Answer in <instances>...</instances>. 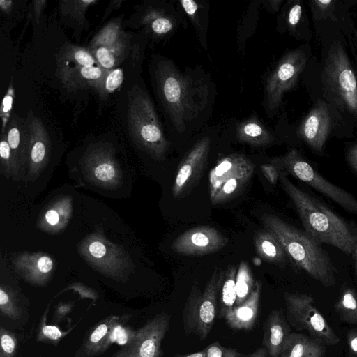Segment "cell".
<instances>
[{"mask_svg":"<svg viewBox=\"0 0 357 357\" xmlns=\"http://www.w3.org/2000/svg\"><path fill=\"white\" fill-rule=\"evenodd\" d=\"M66 333L62 332L58 327L47 325L45 323L40 325L38 333V340L43 342L56 343Z\"/></svg>","mask_w":357,"mask_h":357,"instance_id":"obj_35","label":"cell"},{"mask_svg":"<svg viewBox=\"0 0 357 357\" xmlns=\"http://www.w3.org/2000/svg\"><path fill=\"white\" fill-rule=\"evenodd\" d=\"M128 40L121 29L119 22H112L105 26L94 37L90 44V48L97 47H113Z\"/></svg>","mask_w":357,"mask_h":357,"instance_id":"obj_30","label":"cell"},{"mask_svg":"<svg viewBox=\"0 0 357 357\" xmlns=\"http://www.w3.org/2000/svg\"><path fill=\"white\" fill-rule=\"evenodd\" d=\"M206 357H243L238 350L222 347L218 342L208 345L205 349Z\"/></svg>","mask_w":357,"mask_h":357,"instance_id":"obj_36","label":"cell"},{"mask_svg":"<svg viewBox=\"0 0 357 357\" xmlns=\"http://www.w3.org/2000/svg\"><path fill=\"white\" fill-rule=\"evenodd\" d=\"M229 240L220 231L208 225H201L185 231L172 244L173 251L184 256H203L222 250Z\"/></svg>","mask_w":357,"mask_h":357,"instance_id":"obj_13","label":"cell"},{"mask_svg":"<svg viewBox=\"0 0 357 357\" xmlns=\"http://www.w3.org/2000/svg\"><path fill=\"white\" fill-rule=\"evenodd\" d=\"M254 244L257 253L265 261L273 264L284 263L287 253L275 236L268 229L256 232Z\"/></svg>","mask_w":357,"mask_h":357,"instance_id":"obj_24","label":"cell"},{"mask_svg":"<svg viewBox=\"0 0 357 357\" xmlns=\"http://www.w3.org/2000/svg\"><path fill=\"white\" fill-rule=\"evenodd\" d=\"M349 49L352 54L357 75V31L347 39Z\"/></svg>","mask_w":357,"mask_h":357,"instance_id":"obj_44","label":"cell"},{"mask_svg":"<svg viewBox=\"0 0 357 357\" xmlns=\"http://www.w3.org/2000/svg\"><path fill=\"white\" fill-rule=\"evenodd\" d=\"M72 307L73 305L70 303L60 304L55 310L54 319L61 320L71 311Z\"/></svg>","mask_w":357,"mask_h":357,"instance_id":"obj_45","label":"cell"},{"mask_svg":"<svg viewBox=\"0 0 357 357\" xmlns=\"http://www.w3.org/2000/svg\"><path fill=\"white\" fill-rule=\"evenodd\" d=\"M236 273L237 268L234 265H229L223 273L218 289L220 295L218 318L225 319L235 305L236 300Z\"/></svg>","mask_w":357,"mask_h":357,"instance_id":"obj_25","label":"cell"},{"mask_svg":"<svg viewBox=\"0 0 357 357\" xmlns=\"http://www.w3.org/2000/svg\"><path fill=\"white\" fill-rule=\"evenodd\" d=\"M255 284L249 265L245 261H241L236 277V300L234 306L240 305L250 296Z\"/></svg>","mask_w":357,"mask_h":357,"instance_id":"obj_29","label":"cell"},{"mask_svg":"<svg viewBox=\"0 0 357 357\" xmlns=\"http://www.w3.org/2000/svg\"><path fill=\"white\" fill-rule=\"evenodd\" d=\"M170 316L162 312L136 331L133 339L112 357H161L162 342L169 328Z\"/></svg>","mask_w":357,"mask_h":357,"instance_id":"obj_12","label":"cell"},{"mask_svg":"<svg viewBox=\"0 0 357 357\" xmlns=\"http://www.w3.org/2000/svg\"><path fill=\"white\" fill-rule=\"evenodd\" d=\"M128 50V41H124L113 47H97L90 48L89 51L101 68L111 70L126 56Z\"/></svg>","mask_w":357,"mask_h":357,"instance_id":"obj_26","label":"cell"},{"mask_svg":"<svg viewBox=\"0 0 357 357\" xmlns=\"http://www.w3.org/2000/svg\"><path fill=\"white\" fill-rule=\"evenodd\" d=\"M0 311L2 315L13 320L20 315V309L15 297L3 287L0 289Z\"/></svg>","mask_w":357,"mask_h":357,"instance_id":"obj_33","label":"cell"},{"mask_svg":"<svg viewBox=\"0 0 357 357\" xmlns=\"http://www.w3.org/2000/svg\"><path fill=\"white\" fill-rule=\"evenodd\" d=\"M355 128L335 107L318 98L313 100L312 107L298 124L296 135L312 151L323 155L330 138L351 137Z\"/></svg>","mask_w":357,"mask_h":357,"instance_id":"obj_5","label":"cell"},{"mask_svg":"<svg viewBox=\"0 0 357 357\" xmlns=\"http://www.w3.org/2000/svg\"><path fill=\"white\" fill-rule=\"evenodd\" d=\"M325 349H323L321 351H319L314 354L310 356V357H323L324 354Z\"/></svg>","mask_w":357,"mask_h":357,"instance_id":"obj_55","label":"cell"},{"mask_svg":"<svg viewBox=\"0 0 357 357\" xmlns=\"http://www.w3.org/2000/svg\"><path fill=\"white\" fill-rule=\"evenodd\" d=\"M345 158L349 166L357 174V141L348 146Z\"/></svg>","mask_w":357,"mask_h":357,"instance_id":"obj_41","label":"cell"},{"mask_svg":"<svg viewBox=\"0 0 357 357\" xmlns=\"http://www.w3.org/2000/svg\"><path fill=\"white\" fill-rule=\"evenodd\" d=\"M13 2L12 1H0V7L4 12L10 10Z\"/></svg>","mask_w":357,"mask_h":357,"instance_id":"obj_54","label":"cell"},{"mask_svg":"<svg viewBox=\"0 0 357 357\" xmlns=\"http://www.w3.org/2000/svg\"><path fill=\"white\" fill-rule=\"evenodd\" d=\"M324 343L304 334L291 333L286 339L279 357H310L325 349Z\"/></svg>","mask_w":357,"mask_h":357,"instance_id":"obj_23","label":"cell"},{"mask_svg":"<svg viewBox=\"0 0 357 357\" xmlns=\"http://www.w3.org/2000/svg\"><path fill=\"white\" fill-rule=\"evenodd\" d=\"M268 351L264 347H259L252 354L244 356V357H268Z\"/></svg>","mask_w":357,"mask_h":357,"instance_id":"obj_51","label":"cell"},{"mask_svg":"<svg viewBox=\"0 0 357 357\" xmlns=\"http://www.w3.org/2000/svg\"><path fill=\"white\" fill-rule=\"evenodd\" d=\"M211 139L204 137L199 140L181 162L172 188L173 197L185 196L199 181L206 165Z\"/></svg>","mask_w":357,"mask_h":357,"instance_id":"obj_14","label":"cell"},{"mask_svg":"<svg viewBox=\"0 0 357 357\" xmlns=\"http://www.w3.org/2000/svg\"><path fill=\"white\" fill-rule=\"evenodd\" d=\"M151 26L154 33L164 34L170 31L173 25L169 18L159 16L152 20Z\"/></svg>","mask_w":357,"mask_h":357,"instance_id":"obj_40","label":"cell"},{"mask_svg":"<svg viewBox=\"0 0 357 357\" xmlns=\"http://www.w3.org/2000/svg\"><path fill=\"white\" fill-rule=\"evenodd\" d=\"M136 331L124 326L123 321L119 323L114 328L112 333V343L116 342L124 346L128 344L135 337Z\"/></svg>","mask_w":357,"mask_h":357,"instance_id":"obj_37","label":"cell"},{"mask_svg":"<svg viewBox=\"0 0 357 357\" xmlns=\"http://www.w3.org/2000/svg\"><path fill=\"white\" fill-rule=\"evenodd\" d=\"M30 128V147L29 155L31 164L38 167L46 161L50 151V139L42 121L33 116L29 119Z\"/></svg>","mask_w":357,"mask_h":357,"instance_id":"obj_22","label":"cell"},{"mask_svg":"<svg viewBox=\"0 0 357 357\" xmlns=\"http://www.w3.org/2000/svg\"><path fill=\"white\" fill-rule=\"evenodd\" d=\"M279 178L296 209L305 231L321 244L332 245L351 255L354 245L352 225L298 188L285 173L280 172Z\"/></svg>","mask_w":357,"mask_h":357,"instance_id":"obj_2","label":"cell"},{"mask_svg":"<svg viewBox=\"0 0 357 357\" xmlns=\"http://www.w3.org/2000/svg\"><path fill=\"white\" fill-rule=\"evenodd\" d=\"M17 349L16 336L1 326L0 328V357H14Z\"/></svg>","mask_w":357,"mask_h":357,"instance_id":"obj_34","label":"cell"},{"mask_svg":"<svg viewBox=\"0 0 357 357\" xmlns=\"http://www.w3.org/2000/svg\"><path fill=\"white\" fill-rule=\"evenodd\" d=\"M237 136L240 141L252 146H266L273 141V136L260 124L255 121H248L241 124Z\"/></svg>","mask_w":357,"mask_h":357,"instance_id":"obj_28","label":"cell"},{"mask_svg":"<svg viewBox=\"0 0 357 357\" xmlns=\"http://www.w3.org/2000/svg\"><path fill=\"white\" fill-rule=\"evenodd\" d=\"M13 96L12 94L8 93L5 96L1 108V114L9 112L12 107Z\"/></svg>","mask_w":357,"mask_h":357,"instance_id":"obj_49","label":"cell"},{"mask_svg":"<svg viewBox=\"0 0 357 357\" xmlns=\"http://www.w3.org/2000/svg\"><path fill=\"white\" fill-rule=\"evenodd\" d=\"M261 220L298 267L326 287L336 284L335 267L321 243L273 214H263Z\"/></svg>","mask_w":357,"mask_h":357,"instance_id":"obj_3","label":"cell"},{"mask_svg":"<svg viewBox=\"0 0 357 357\" xmlns=\"http://www.w3.org/2000/svg\"><path fill=\"white\" fill-rule=\"evenodd\" d=\"M347 341L351 351L357 354V330H353L348 333Z\"/></svg>","mask_w":357,"mask_h":357,"instance_id":"obj_47","label":"cell"},{"mask_svg":"<svg viewBox=\"0 0 357 357\" xmlns=\"http://www.w3.org/2000/svg\"><path fill=\"white\" fill-rule=\"evenodd\" d=\"M312 56L310 44L303 43L282 57L268 77L266 87L270 109L280 107L284 93L296 86Z\"/></svg>","mask_w":357,"mask_h":357,"instance_id":"obj_9","label":"cell"},{"mask_svg":"<svg viewBox=\"0 0 357 357\" xmlns=\"http://www.w3.org/2000/svg\"><path fill=\"white\" fill-rule=\"evenodd\" d=\"M354 236V245L352 255L354 259L355 269L357 274V227L352 225Z\"/></svg>","mask_w":357,"mask_h":357,"instance_id":"obj_50","label":"cell"},{"mask_svg":"<svg viewBox=\"0 0 357 357\" xmlns=\"http://www.w3.org/2000/svg\"><path fill=\"white\" fill-rule=\"evenodd\" d=\"M223 273L216 268L202 293L195 285L192 287L183 310L185 334L193 333L201 340L208 335L218 314L217 296Z\"/></svg>","mask_w":357,"mask_h":357,"instance_id":"obj_8","label":"cell"},{"mask_svg":"<svg viewBox=\"0 0 357 357\" xmlns=\"http://www.w3.org/2000/svg\"><path fill=\"white\" fill-rule=\"evenodd\" d=\"M284 26L296 40L308 43L312 38L310 21L303 0L287 3L284 14Z\"/></svg>","mask_w":357,"mask_h":357,"instance_id":"obj_20","label":"cell"},{"mask_svg":"<svg viewBox=\"0 0 357 357\" xmlns=\"http://www.w3.org/2000/svg\"><path fill=\"white\" fill-rule=\"evenodd\" d=\"M160 96L176 128L182 131L184 121L201 111L207 101L204 83L184 76L172 64L162 63L157 71Z\"/></svg>","mask_w":357,"mask_h":357,"instance_id":"obj_4","label":"cell"},{"mask_svg":"<svg viewBox=\"0 0 357 357\" xmlns=\"http://www.w3.org/2000/svg\"><path fill=\"white\" fill-rule=\"evenodd\" d=\"M45 217L46 222L52 226L57 225L60 220L58 212L54 209L48 210Z\"/></svg>","mask_w":357,"mask_h":357,"instance_id":"obj_48","label":"cell"},{"mask_svg":"<svg viewBox=\"0 0 357 357\" xmlns=\"http://www.w3.org/2000/svg\"><path fill=\"white\" fill-rule=\"evenodd\" d=\"M45 1H34L35 3V14H36V21L38 22V17H40L42 8H43L44 5L45 4Z\"/></svg>","mask_w":357,"mask_h":357,"instance_id":"obj_52","label":"cell"},{"mask_svg":"<svg viewBox=\"0 0 357 357\" xmlns=\"http://www.w3.org/2000/svg\"><path fill=\"white\" fill-rule=\"evenodd\" d=\"M128 124L133 139L151 156L162 160L168 150L167 141L153 105L138 87L129 94Z\"/></svg>","mask_w":357,"mask_h":357,"instance_id":"obj_6","label":"cell"},{"mask_svg":"<svg viewBox=\"0 0 357 357\" xmlns=\"http://www.w3.org/2000/svg\"><path fill=\"white\" fill-rule=\"evenodd\" d=\"M123 73L121 68H114L109 70L105 77L104 84L105 93H109L116 90L122 84Z\"/></svg>","mask_w":357,"mask_h":357,"instance_id":"obj_39","label":"cell"},{"mask_svg":"<svg viewBox=\"0 0 357 357\" xmlns=\"http://www.w3.org/2000/svg\"><path fill=\"white\" fill-rule=\"evenodd\" d=\"M123 319V317L111 315L98 323L85 337L75 357H93L105 352L112 343L115 327Z\"/></svg>","mask_w":357,"mask_h":357,"instance_id":"obj_16","label":"cell"},{"mask_svg":"<svg viewBox=\"0 0 357 357\" xmlns=\"http://www.w3.org/2000/svg\"><path fill=\"white\" fill-rule=\"evenodd\" d=\"M261 289V281L257 280L250 296L228 313L225 319L230 328L244 331L252 328L258 315Z\"/></svg>","mask_w":357,"mask_h":357,"instance_id":"obj_19","label":"cell"},{"mask_svg":"<svg viewBox=\"0 0 357 357\" xmlns=\"http://www.w3.org/2000/svg\"><path fill=\"white\" fill-rule=\"evenodd\" d=\"M96 1H63L65 5H63V10H67L66 13L70 15L76 17L79 20L80 17L83 18L84 12L92 3H95Z\"/></svg>","mask_w":357,"mask_h":357,"instance_id":"obj_38","label":"cell"},{"mask_svg":"<svg viewBox=\"0 0 357 357\" xmlns=\"http://www.w3.org/2000/svg\"><path fill=\"white\" fill-rule=\"evenodd\" d=\"M254 171L255 165L244 155L234 153L220 158L208 176L210 198L225 183L236 177L252 176Z\"/></svg>","mask_w":357,"mask_h":357,"instance_id":"obj_15","label":"cell"},{"mask_svg":"<svg viewBox=\"0 0 357 357\" xmlns=\"http://www.w3.org/2000/svg\"><path fill=\"white\" fill-rule=\"evenodd\" d=\"M93 161L92 172L98 181L109 183L116 179L118 176L116 167L109 157L98 154L95 156Z\"/></svg>","mask_w":357,"mask_h":357,"instance_id":"obj_32","label":"cell"},{"mask_svg":"<svg viewBox=\"0 0 357 357\" xmlns=\"http://www.w3.org/2000/svg\"><path fill=\"white\" fill-rule=\"evenodd\" d=\"M307 3L317 38L326 32L340 31L347 40L356 32L351 9L357 0H309Z\"/></svg>","mask_w":357,"mask_h":357,"instance_id":"obj_11","label":"cell"},{"mask_svg":"<svg viewBox=\"0 0 357 357\" xmlns=\"http://www.w3.org/2000/svg\"><path fill=\"white\" fill-rule=\"evenodd\" d=\"M60 58L65 63H73L77 67L95 66L98 63L89 50L72 45L62 50Z\"/></svg>","mask_w":357,"mask_h":357,"instance_id":"obj_31","label":"cell"},{"mask_svg":"<svg viewBox=\"0 0 357 357\" xmlns=\"http://www.w3.org/2000/svg\"><path fill=\"white\" fill-rule=\"evenodd\" d=\"M286 319L289 325L308 333L325 344L334 346L340 339L317 310L313 298L305 294H284Z\"/></svg>","mask_w":357,"mask_h":357,"instance_id":"obj_10","label":"cell"},{"mask_svg":"<svg viewBox=\"0 0 357 357\" xmlns=\"http://www.w3.org/2000/svg\"><path fill=\"white\" fill-rule=\"evenodd\" d=\"M279 172L290 174L307 184L349 213L357 215V199L323 177L296 149H291L270 162Z\"/></svg>","mask_w":357,"mask_h":357,"instance_id":"obj_7","label":"cell"},{"mask_svg":"<svg viewBox=\"0 0 357 357\" xmlns=\"http://www.w3.org/2000/svg\"><path fill=\"white\" fill-rule=\"evenodd\" d=\"M262 172L265 177L272 183L277 182L280 177V172L272 164L264 165L261 167Z\"/></svg>","mask_w":357,"mask_h":357,"instance_id":"obj_43","label":"cell"},{"mask_svg":"<svg viewBox=\"0 0 357 357\" xmlns=\"http://www.w3.org/2000/svg\"><path fill=\"white\" fill-rule=\"evenodd\" d=\"M263 347L270 357H279L291 328L282 310H273L263 325Z\"/></svg>","mask_w":357,"mask_h":357,"instance_id":"obj_18","label":"cell"},{"mask_svg":"<svg viewBox=\"0 0 357 357\" xmlns=\"http://www.w3.org/2000/svg\"><path fill=\"white\" fill-rule=\"evenodd\" d=\"M317 40L319 62L312 56L306 68L310 96L333 105L357 128V75L347 40L340 31L326 32Z\"/></svg>","mask_w":357,"mask_h":357,"instance_id":"obj_1","label":"cell"},{"mask_svg":"<svg viewBox=\"0 0 357 357\" xmlns=\"http://www.w3.org/2000/svg\"><path fill=\"white\" fill-rule=\"evenodd\" d=\"M172 357H206L205 351L202 350L198 352L188 354H176Z\"/></svg>","mask_w":357,"mask_h":357,"instance_id":"obj_53","label":"cell"},{"mask_svg":"<svg viewBox=\"0 0 357 357\" xmlns=\"http://www.w3.org/2000/svg\"><path fill=\"white\" fill-rule=\"evenodd\" d=\"M334 307L340 319L357 324V296L353 289L344 287Z\"/></svg>","mask_w":357,"mask_h":357,"instance_id":"obj_27","label":"cell"},{"mask_svg":"<svg viewBox=\"0 0 357 357\" xmlns=\"http://www.w3.org/2000/svg\"><path fill=\"white\" fill-rule=\"evenodd\" d=\"M5 137L15 158L23 159L29 155L31 140L29 121L14 116L6 127Z\"/></svg>","mask_w":357,"mask_h":357,"instance_id":"obj_21","label":"cell"},{"mask_svg":"<svg viewBox=\"0 0 357 357\" xmlns=\"http://www.w3.org/2000/svg\"><path fill=\"white\" fill-rule=\"evenodd\" d=\"M185 12L190 16L193 17L197 9V3L192 0H182L180 1Z\"/></svg>","mask_w":357,"mask_h":357,"instance_id":"obj_46","label":"cell"},{"mask_svg":"<svg viewBox=\"0 0 357 357\" xmlns=\"http://www.w3.org/2000/svg\"><path fill=\"white\" fill-rule=\"evenodd\" d=\"M109 70L100 66L90 67L61 66L59 77L63 84L70 89L94 88L102 94L105 77Z\"/></svg>","mask_w":357,"mask_h":357,"instance_id":"obj_17","label":"cell"},{"mask_svg":"<svg viewBox=\"0 0 357 357\" xmlns=\"http://www.w3.org/2000/svg\"><path fill=\"white\" fill-rule=\"evenodd\" d=\"M53 266L52 259L46 255L41 256L37 261L38 273L45 275L50 273Z\"/></svg>","mask_w":357,"mask_h":357,"instance_id":"obj_42","label":"cell"}]
</instances>
